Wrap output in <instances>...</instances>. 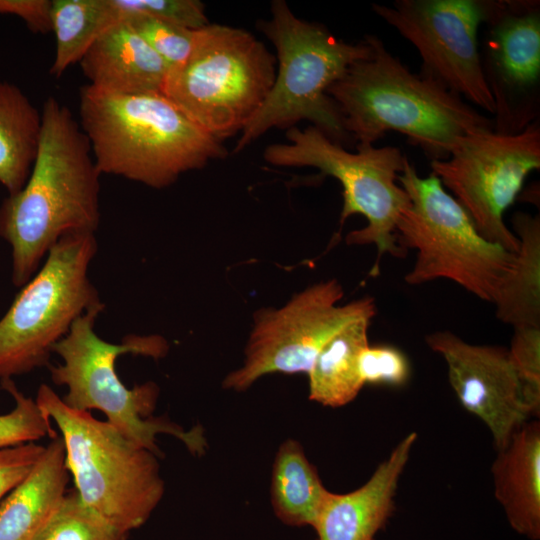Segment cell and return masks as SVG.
<instances>
[{"label": "cell", "mask_w": 540, "mask_h": 540, "mask_svg": "<svg viewBox=\"0 0 540 540\" xmlns=\"http://www.w3.org/2000/svg\"><path fill=\"white\" fill-rule=\"evenodd\" d=\"M91 156L88 138L70 110L47 98L28 179L0 205V237L11 247L15 286L33 277L60 238L98 228L101 174Z\"/></svg>", "instance_id": "obj_1"}, {"label": "cell", "mask_w": 540, "mask_h": 540, "mask_svg": "<svg viewBox=\"0 0 540 540\" xmlns=\"http://www.w3.org/2000/svg\"><path fill=\"white\" fill-rule=\"evenodd\" d=\"M372 54L353 63L328 89L346 132L357 144H374L397 131L432 160H444L458 140L493 130V120L437 81L415 74L377 35H365Z\"/></svg>", "instance_id": "obj_2"}, {"label": "cell", "mask_w": 540, "mask_h": 540, "mask_svg": "<svg viewBox=\"0 0 540 540\" xmlns=\"http://www.w3.org/2000/svg\"><path fill=\"white\" fill-rule=\"evenodd\" d=\"M79 111L100 174L161 189L227 154L162 93L120 95L86 85Z\"/></svg>", "instance_id": "obj_3"}, {"label": "cell", "mask_w": 540, "mask_h": 540, "mask_svg": "<svg viewBox=\"0 0 540 540\" xmlns=\"http://www.w3.org/2000/svg\"><path fill=\"white\" fill-rule=\"evenodd\" d=\"M258 29L276 50L278 71L234 152L271 128H291L301 120L343 147L353 143L328 89L353 63L371 56L370 44L365 39L355 44L338 39L322 24L296 17L283 0L272 1L271 18L260 20Z\"/></svg>", "instance_id": "obj_4"}, {"label": "cell", "mask_w": 540, "mask_h": 540, "mask_svg": "<svg viewBox=\"0 0 540 540\" xmlns=\"http://www.w3.org/2000/svg\"><path fill=\"white\" fill-rule=\"evenodd\" d=\"M103 309L104 306L92 308L78 317L53 348L62 363L50 366L49 371L54 384L67 388L63 402L76 410L101 411L125 437L158 457L159 434L175 436L191 453L202 454L207 444L199 426L187 431L164 418H147L158 396L155 383L129 389L116 372L120 355L131 353L159 359L168 351L167 341L159 335L129 334L120 344L107 342L94 331L95 320Z\"/></svg>", "instance_id": "obj_5"}, {"label": "cell", "mask_w": 540, "mask_h": 540, "mask_svg": "<svg viewBox=\"0 0 540 540\" xmlns=\"http://www.w3.org/2000/svg\"><path fill=\"white\" fill-rule=\"evenodd\" d=\"M35 401L59 429L80 499L126 533L141 527L164 494L159 457L107 420L69 407L47 384L40 385Z\"/></svg>", "instance_id": "obj_6"}, {"label": "cell", "mask_w": 540, "mask_h": 540, "mask_svg": "<svg viewBox=\"0 0 540 540\" xmlns=\"http://www.w3.org/2000/svg\"><path fill=\"white\" fill-rule=\"evenodd\" d=\"M398 183L410 202L397 221L396 240L406 252H417L405 282L420 285L448 279L493 303L515 253L482 237L467 211L446 192L439 178L433 173L425 178L419 176L408 158Z\"/></svg>", "instance_id": "obj_7"}, {"label": "cell", "mask_w": 540, "mask_h": 540, "mask_svg": "<svg viewBox=\"0 0 540 540\" xmlns=\"http://www.w3.org/2000/svg\"><path fill=\"white\" fill-rule=\"evenodd\" d=\"M275 57L250 32L221 24L196 30L187 59L170 67L162 94L219 141L241 132L267 97Z\"/></svg>", "instance_id": "obj_8"}, {"label": "cell", "mask_w": 540, "mask_h": 540, "mask_svg": "<svg viewBox=\"0 0 540 540\" xmlns=\"http://www.w3.org/2000/svg\"><path fill=\"white\" fill-rule=\"evenodd\" d=\"M288 143L271 144L263 152L264 159L275 166L314 167L321 176H332L342 185L341 226L348 217L361 214L367 225L346 236L348 245H370L377 248L371 275L377 276L382 256L403 258L406 251L396 240V224L409 205L406 191L398 184L407 157L394 146L375 147L357 144L349 152L314 126L303 130L291 127Z\"/></svg>", "instance_id": "obj_9"}, {"label": "cell", "mask_w": 540, "mask_h": 540, "mask_svg": "<svg viewBox=\"0 0 540 540\" xmlns=\"http://www.w3.org/2000/svg\"><path fill=\"white\" fill-rule=\"evenodd\" d=\"M97 251L94 233H72L48 251L44 265L22 286L0 319V380L49 362L74 321L104 306L88 278Z\"/></svg>", "instance_id": "obj_10"}, {"label": "cell", "mask_w": 540, "mask_h": 540, "mask_svg": "<svg viewBox=\"0 0 540 540\" xmlns=\"http://www.w3.org/2000/svg\"><path fill=\"white\" fill-rule=\"evenodd\" d=\"M430 167L443 187L467 211L486 240L511 253L519 239L503 215L522 189L526 177L540 168L539 120L517 134L479 130L461 137L444 160Z\"/></svg>", "instance_id": "obj_11"}, {"label": "cell", "mask_w": 540, "mask_h": 540, "mask_svg": "<svg viewBox=\"0 0 540 540\" xmlns=\"http://www.w3.org/2000/svg\"><path fill=\"white\" fill-rule=\"evenodd\" d=\"M344 291L336 279L311 285L280 308L255 313L240 368L224 379L226 389L242 391L272 373L308 374L322 348L349 323L376 315L375 301L364 297L338 305Z\"/></svg>", "instance_id": "obj_12"}, {"label": "cell", "mask_w": 540, "mask_h": 540, "mask_svg": "<svg viewBox=\"0 0 540 540\" xmlns=\"http://www.w3.org/2000/svg\"><path fill=\"white\" fill-rule=\"evenodd\" d=\"M489 6L490 0H395L372 10L418 50L422 75L494 115L479 52Z\"/></svg>", "instance_id": "obj_13"}, {"label": "cell", "mask_w": 540, "mask_h": 540, "mask_svg": "<svg viewBox=\"0 0 540 540\" xmlns=\"http://www.w3.org/2000/svg\"><path fill=\"white\" fill-rule=\"evenodd\" d=\"M480 60L495 112L493 130L517 134L539 118L540 2L490 0Z\"/></svg>", "instance_id": "obj_14"}, {"label": "cell", "mask_w": 540, "mask_h": 540, "mask_svg": "<svg viewBox=\"0 0 540 540\" xmlns=\"http://www.w3.org/2000/svg\"><path fill=\"white\" fill-rule=\"evenodd\" d=\"M425 340L445 360L462 406L486 424L497 450L504 448L532 415L508 349L470 344L447 330L430 333Z\"/></svg>", "instance_id": "obj_15"}, {"label": "cell", "mask_w": 540, "mask_h": 540, "mask_svg": "<svg viewBox=\"0 0 540 540\" xmlns=\"http://www.w3.org/2000/svg\"><path fill=\"white\" fill-rule=\"evenodd\" d=\"M416 439L417 434L410 433L401 440L358 489L345 494L328 491L312 526L317 540H374L392 514L398 482Z\"/></svg>", "instance_id": "obj_16"}, {"label": "cell", "mask_w": 540, "mask_h": 540, "mask_svg": "<svg viewBox=\"0 0 540 540\" xmlns=\"http://www.w3.org/2000/svg\"><path fill=\"white\" fill-rule=\"evenodd\" d=\"M79 64L89 85L120 95L162 93L169 70L123 18L92 43Z\"/></svg>", "instance_id": "obj_17"}, {"label": "cell", "mask_w": 540, "mask_h": 540, "mask_svg": "<svg viewBox=\"0 0 540 540\" xmlns=\"http://www.w3.org/2000/svg\"><path fill=\"white\" fill-rule=\"evenodd\" d=\"M69 481L65 447L55 435L29 472L0 502V540H35L61 506Z\"/></svg>", "instance_id": "obj_18"}, {"label": "cell", "mask_w": 540, "mask_h": 540, "mask_svg": "<svg viewBox=\"0 0 540 540\" xmlns=\"http://www.w3.org/2000/svg\"><path fill=\"white\" fill-rule=\"evenodd\" d=\"M493 464L495 497L514 529L540 535V424L525 422L498 450Z\"/></svg>", "instance_id": "obj_19"}, {"label": "cell", "mask_w": 540, "mask_h": 540, "mask_svg": "<svg viewBox=\"0 0 540 540\" xmlns=\"http://www.w3.org/2000/svg\"><path fill=\"white\" fill-rule=\"evenodd\" d=\"M512 226L520 245L493 301L496 317L513 328L540 327L539 215L516 212Z\"/></svg>", "instance_id": "obj_20"}, {"label": "cell", "mask_w": 540, "mask_h": 540, "mask_svg": "<svg viewBox=\"0 0 540 540\" xmlns=\"http://www.w3.org/2000/svg\"><path fill=\"white\" fill-rule=\"evenodd\" d=\"M371 319L362 317L349 323L322 348L308 372L310 400L335 408L356 398L364 386L358 362L369 345Z\"/></svg>", "instance_id": "obj_21"}, {"label": "cell", "mask_w": 540, "mask_h": 540, "mask_svg": "<svg viewBox=\"0 0 540 540\" xmlns=\"http://www.w3.org/2000/svg\"><path fill=\"white\" fill-rule=\"evenodd\" d=\"M40 132L41 113L17 86L0 81V183L9 195L28 179Z\"/></svg>", "instance_id": "obj_22"}, {"label": "cell", "mask_w": 540, "mask_h": 540, "mask_svg": "<svg viewBox=\"0 0 540 540\" xmlns=\"http://www.w3.org/2000/svg\"><path fill=\"white\" fill-rule=\"evenodd\" d=\"M328 493L302 446L284 441L275 456L271 501L277 517L291 526H313Z\"/></svg>", "instance_id": "obj_23"}, {"label": "cell", "mask_w": 540, "mask_h": 540, "mask_svg": "<svg viewBox=\"0 0 540 540\" xmlns=\"http://www.w3.org/2000/svg\"><path fill=\"white\" fill-rule=\"evenodd\" d=\"M121 19L114 0H52L50 21L56 53L50 73L60 77L79 63L92 43Z\"/></svg>", "instance_id": "obj_24"}, {"label": "cell", "mask_w": 540, "mask_h": 540, "mask_svg": "<svg viewBox=\"0 0 540 540\" xmlns=\"http://www.w3.org/2000/svg\"><path fill=\"white\" fill-rule=\"evenodd\" d=\"M127 535L87 506L73 489L35 540H127Z\"/></svg>", "instance_id": "obj_25"}, {"label": "cell", "mask_w": 540, "mask_h": 540, "mask_svg": "<svg viewBox=\"0 0 540 540\" xmlns=\"http://www.w3.org/2000/svg\"><path fill=\"white\" fill-rule=\"evenodd\" d=\"M1 384L14 398L15 406L9 413L0 415V449L56 435L50 420L42 413L34 399L20 392L12 379L3 380Z\"/></svg>", "instance_id": "obj_26"}, {"label": "cell", "mask_w": 540, "mask_h": 540, "mask_svg": "<svg viewBox=\"0 0 540 540\" xmlns=\"http://www.w3.org/2000/svg\"><path fill=\"white\" fill-rule=\"evenodd\" d=\"M123 19L168 64L169 68L183 63L189 56L196 30L142 14H129Z\"/></svg>", "instance_id": "obj_27"}, {"label": "cell", "mask_w": 540, "mask_h": 540, "mask_svg": "<svg viewBox=\"0 0 540 540\" xmlns=\"http://www.w3.org/2000/svg\"><path fill=\"white\" fill-rule=\"evenodd\" d=\"M510 360L532 415L540 411V327L514 328Z\"/></svg>", "instance_id": "obj_28"}, {"label": "cell", "mask_w": 540, "mask_h": 540, "mask_svg": "<svg viewBox=\"0 0 540 540\" xmlns=\"http://www.w3.org/2000/svg\"><path fill=\"white\" fill-rule=\"evenodd\" d=\"M123 18L142 14L165 20L192 30L209 24L205 5L198 0H114Z\"/></svg>", "instance_id": "obj_29"}, {"label": "cell", "mask_w": 540, "mask_h": 540, "mask_svg": "<svg viewBox=\"0 0 540 540\" xmlns=\"http://www.w3.org/2000/svg\"><path fill=\"white\" fill-rule=\"evenodd\" d=\"M359 374L364 385H402L410 375L406 356L397 348L387 345L370 346L363 349L358 362Z\"/></svg>", "instance_id": "obj_30"}, {"label": "cell", "mask_w": 540, "mask_h": 540, "mask_svg": "<svg viewBox=\"0 0 540 540\" xmlns=\"http://www.w3.org/2000/svg\"><path fill=\"white\" fill-rule=\"evenodd\" d=\"M44 449L34 442L0 449V502L29 474Z\"/></svg>", "instance_id": "obj_31"}, {"label": "cell", "mask_w": 540, "mask_h": 540, "mask_svg": "<svg viewBox=\"0 0 540 540\" xmlns=\"http://www.w3.org/2000/svg\"><path fill=\"white\" fill-rule=\"evenodd\" d=\"M51 0H0V15L21 18L35 33L51 31Z\"/></svg>", "instance_id": "obj_32"}]
</instances>
